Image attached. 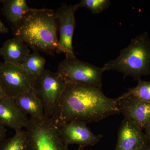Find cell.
Wrapping results in <instances>:
<instances>
[{"instance_id": "cell-12", "label": "cell", "mask_w": 150, "mask_h": 150, "mask_svg": "<svg viewBox=\"0 0 150 150\" xmlns=\"http://www.w3.org/2000/svg\"><path fill=\"white\" fill-rule=\"evenodd\" d=\"M29 121L27 115L13 98L6 96L0 99V126L8 127L16 132L25 129Z\"/></svg>"}, {"instance_id": "cell-7", "label": "cell", "mask_w": 150, "mask_h": 150, "mask_svg": "<svg viewBox=\"0 0 150 150\" xmlns=\"http://www.w3.org/2000/svg\"><path fill=\"white\" fill-rule=\"evenodd\" d=\"M78 9L76 4H64L56 11L59 33V45L56 53H64L67 58L76 57L73 39L76 26L75 13Z\"/></svg>"}, {"instance_id": "cell-18", "label": "cell", "mask_w": 150, "mask_h": 150, "mask_svg": "<svg viewBox=\"0 0 150 150\" xmlns=\"http://www.w3.org/2000/svg\"><path fill=\"white\" fill-rule=\"evenodd\" d=\"M138 81L136 86L129 89L124 93L132 96L142 101L150 103V81H142L141 79Z\"/></svg>"}, {"instance_id": "cell-10", "label": "cell", "mask_w": 150, "mask_h": 150, "mask_svg": "<svg viewBox=\"0 0 150 150\" xmlns=\"http://www.w3.org/2000/svg\"><path fill=\"white\" fill-rule=\"evenodd\" d=\"M116 100L120 113L133 121L142 130L150 123V103L124 93Z\"/></svg>"}, {"instance_id": "cell-9", "label": "cell", "mask_w": 150, "mask_h": 150, "mask_svg": "<svg viewBox=\"0 0 150 150\" xmlns=\"http://www.w3.org/2000/svg\"><path fill=\"white\" fill-rule=\"evenodd\" d=\"M87 123L84 121H72L58 126L59 134L65 144H77L83 149L96 145L103 136L94 134Z\"/></svg>"}, {"instance_id": "cell-23", "label": "cell", "mask_w": 150, "mask_h": 150, "mask_svg": "<svg viewBox=\"0 0 150 150\" xmlns=\"http://www.w3.org/2000/svg\"><path fill=\"white\" fill-rule=\"evenodd\" d=\"M7 96L1 81L0 79V99Z\"/></svg>"}, {"instance_id": "cell-1", "label": "cell", "mask_w": 150, "mask_h": 150, "mask_svg": "<svg viewBox=\"0 0 150 150\" xmlns=\"http://www.w3.org/2000/svg\"><path fill=\"white\" fill-rule=\"evenodd\" d=\"M120 113L116 98L108 97L101 88L67 83L52 118L58 126L72 121L97 122Z\"/></svg>"}, {"instance_id": "cell-4", "label": "cell", "mask_w": 150, "mask_h": 150, "mask_svg": "<svg viewBox=\"0 0 150 150\" xmlns=\"http://www.w3.org/2000/svg\"><path fill=\"white\" fill-rule=\"evenodd\" d=\"M28 150H69L59 134L53 118L46 115L42 119L30 117L25 128Z\"/></svg>"}, {"instance_id": "cell-26", "label": "cell", "mask_w": 150, "mask_h": 150, "mask_svg": "<svg viewBox=\"0 0 150 150\" xmlns=\"http://www.w3.org/2000/svg\"><path fill=\"white\" fill-rule=\"evenodd\" d=\"M0 56H1V55H0Z\"/></svg>"}, {"instance_id": "cell-20", "label": "cell", "mask_w": 150, "mask_h": 150, "mask_svg": "<svg viewBox=\"0 0 150 150\" xmlns=\"http://www.w3.org/2000/svg\"><path fill=\"white\" fill-rule=\"evenodd\" d=\"M144 130L145 131L144 133L147 142L148 144H150V123L146 126Z\"/></svg>"}, {"instance_id": "cell-6", "label": "cell", "mask_w": 150, "mask_h": 150, "mask_svg": "<svg viewBox=\"0 0 150 150\" xmlns=\"http://www.w3.org/2000/svg\"><path fill=\"white\" fill-rule=\"evenodd\" d=\"M57 72L67 83L101 88L102 75L105 72L99 68L74 58H67L58 66Z\"/></svg>"}, {"instance_id": "cell-2", "label": "cell", "mask_w": 150, "mask_h": 150, "mask_svg": "<svg viewBox=\"0 0 150 150\" xmlns=\"http://www.w3.org/2000/svg\"><path fill=\"white\" fill-rule=\"evenodd\" d=\"M12 31L14 37L20 38L34 51L53 56L57 51L58 22L53 10L35 9Z\"/></svg>"}, {"instance_id": "cell-15", "label": "cell", "mask_w": 150, "mask_h": 150, "mask_svg": "<svg viewBox=\"0 0 150 150\" xmlns=\"http://www.w3.org/2000/svg\"><path fill=\"white\" fill-rule=\"evenodd\" d=\"M12 98L23 112L30 118L42 119L46 116L43 105L33 89Z\"/></svg>"}, {"instance_id": "cell-13", "label": "cell", "mask_w": 150, "mask_h": 150, "mask_svg": "<svg viewBox=\"0 0 150 150\" xmlns=\"http://www.w3.org/2000/svg\"><path fill=\"white\" fill-rule=\"evenodd\" d=\"M27 44L16 37L8 39L0 48V55L4 62L20 66L30 54Z\"/></svg>"}, {"instance_id": "cell-14", "label": "cell", "mask_w": 150, "mask_h": 150, "mask_svg": "<svg viewBox=\"0 0 150 150\" xmlns=\"http://www.w3.org/2000/svg\"><path fill=\"white\" fill-rule=\"evenodd\" d=\"M4 16L11 25L12 30L20 24L23 19L35 9L30 8L25 0H1Z\"/></svg>"}, {"instance_id": "cell-25", "label": "cell", "mask_w": 150, "mask_h": 150, "mask_svg": "<svg viewBox=\"0 0 150 150\" xmlns=\"http://www.w3.org/2000/svg\"><path fill=\"white\" fill-rule=\"evenodd\" d=\"M83 149H82V148H81L80 147H79V148H78V149L75 150H82Z\"/></svg>"}, {"instance_id": "cell-19", "label": "cell", "mask_w": 150, "mask_h": 150, "mask_svg": "<svg viewBox=\"0 0 150 150\" xmlns=\"http://www.w3.org/2000/svg\"><path fill=\"white\" fill-rule=\"evenodd\" d=\"M111 5L110 0H82L76 4L78 8L84 7L94 14L100 13L108 8Z\"/></svg>"}, {"instance_id": "cell-21", "label": "cell", "mask_w": 150, "mask_h": 150, "mask_svg": "<svg viewBox=\"0 0 150 150\" xmlns=\"http://www.w3.org/2000/svg\"><path fill=\"white\" fill-rule=\"evenodd\" d=\"M7 130L6 128L0 126V143L6 139Z\"/></svg>"}, {"instance_id": "cell-3", "label": "cell", "mask_w": 150, "mask_h": 150, "mask_svg": "<svg viewBox=\"0 0 150 150\" xmlns=\"http://www.w3.org/2000/svg\"><path fill=\"white\" fill-rule=\"evenodd\" d=\"M106 71H116L125 77L138 81L142 76L150 75V38L148 32L137 35L130 44L121 50L117 58L108 61L103 67Z\"/></svg>"}, {"instance_id": "cell-24", "label": "cell", "mask_w": 150, "mask_h": 150, "mask_svg": "<svg viewBox=\"0 0 150 150\" xmlns=\"http://www.w3.org/2000/svg\"><path fill=\"white\" fill-rule=\"evenodd\" d=\"M140 150H150V144H148Z\"/></svg>"}, {"instance_id": "cell-11", "label": "cell", "mask_w": 150, "mask_h": 150, "mask_svg": "<svg viewBox=\"0 0 150 150\" xmlns=\"http://www.w3.org/2000/svg\"><path fill=\"white\" fill-rule=\"evenodd\" d=\"M148 144L143 130L133 121L124 118L118 130L115 150H140Z\"/></svg>"}, {"instance_id": "cell-5", "label": "cell", "mask_w": 150, "mask_h": 150, "mask_svg": "<svg viewBox=\"0 0 150 150\" xmlns=\"http://www.w3.org/2000/svg\"><path fill=\"white\" fill-rule=\"evenodd\" d=\"M67 86L64 78L59 73L45 69L35 79L33 90L43 105L46 116H54Z\"/></svg>"}, {"instance_id": "cell-16", "label": "cell", "mask_w": 150, "mask_h": 150, "mask_svg": "<svg viewBox=\"0 0 150 150\" xmlns=\"http://www.w3.org/2000/svg\"><path fill=\"white\" fill-rule=\"evenodd\" d=\"M46 60L39 52L34 51L30 53L20 65L28 74L36 79L45 69Z\"/></svg>"}, {"instance_id": "cell-8", "label": "cell", "mask_w": 150, "mask_h": 150, "mask_svg": "<svg viewBox=\"0 0 150 150\" xmlns=\"http://www.w3.org/2000/svg\"><path fill=\"white\" fill-rule=\"evenodd\" d=\"M0 79L7 96L13 98L32 90L35 79L20 66L3 62L0 63Z\"/></svg>"}, {"instance_id": "cell-22", "label": "cell", "mask_w": 150, "mask_h": 150, "mask_svg": "<svg viewBox=\"0 0 150 150\" xmlns=\"http://www.w3.org/2000/svg\"><path fill=\"white\" fill-rule=\"evenodd\" d=\"M0 2H1V0H0ZM8 28L1 21V19H0V34L6 33H8Z\"/></svg>"}, {"instance_id": "cell-17", "label": "cell", "mask_w": 150, "mask_h": 150, "mask_svg": "<svg viewBox=\"0 0 150 150\" xmlns=\"http://www.w3.org/2000/svg\"><path fill=\"white\" fill-rule=\"evenodd\" d=\"M0 150H28L26 131H16L13 137L5 139L0 143Z\"/></svg>"}]
</instances>
